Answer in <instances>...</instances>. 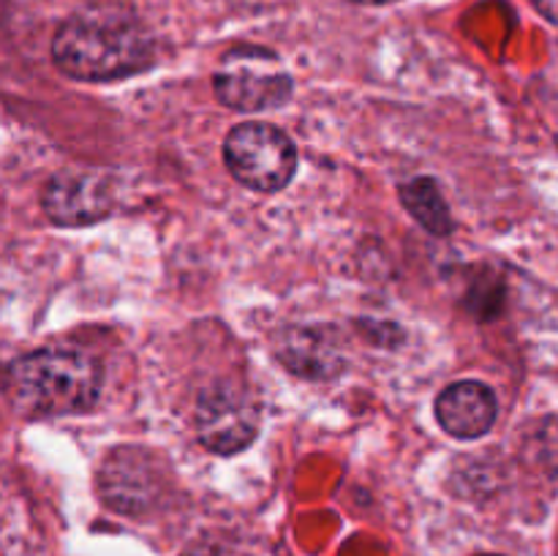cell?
I'll list each match as a JSON object with an SVG mask.
<instances>
[{
  "label": "cell",
  "mask_w": 558,
  "mask_h": 556,
  "mask_svg": "<svg viewBox=\"0 0 558 556\" xmlns=\"http://www.w3.org/2000/svg\"><path fill=\"white\" fill-rule=\"evenodd\" d=\"M213 87L223 107L234 112H265L292 98V76L281 58L265 47H234L218 63Z\"/></svg>",
  "instance_id": "cell-3"
},
{
  "label": "cell",
  "mask_w": 558,
  "mask_h": 556,
  "mask_svg": "<svg viewBox=\"0 0 558 556\" xmlns=\"http://www.w3.org/2000/svg\"><path fill=\"white\" fill-rule=\"evenodd\" d=\"M401 202L412 213L414 221L428 229L430 234H436V238H447L456 227L450 216V205L445 202L434 178H414L403 183Z\"/></svg>",
  "instance_id": "cell-10"
},
{
  "label": "cell",
  "mask_w": 558,
  "mask_h": 556,
  "mask_svg": "<svg viewBox=\"0 0 558 556\" xmlns=\"http://www.w3.org/2000/svg\"><path fill=\"white\" fill-rule=\"evenodd\" d=\"M185 556H232L227 554V551H218V548H199V551H191V554Z\"/></svg>",
  "instance_id": "cell-12"
},
{
  "label": "cell",
  "mask_w": 558,
  "mask_h": 556,
  "mask_svg": "<svg viewBox=\"0 0 558 556\" xmlns=\"http://www.w3.org/2000/svg\"><path fill=\"white\" fill-rule=\"evenodd\" d=\"M44 213L58 227H87L114 210V183L101 169H63L47 183Z\"/></svg>",
  "instance_id": "cell-6"
},
{
  "label": "cell",
  "mask_w": 558,
  "mask_h": 556,
  "mask_svg": "<svg viewBox=\"0 0 558 556\" xmlns=\"http://www.w3.org/2000/svg\"><path fill=\"white\" fill-rule=\"evenodd\" d=\"M529 3L534 5V9L539 11V14L545 16V20L550 22V25H554V22L558 20V11H556V5H558V0H529Z\"/></svg>",
  "instance_id": "cell-11"
},
{
  "label": "cell",
  "mask_w": 558,
  "mask_h": 556,
  "mask_svg": "<svg viewBox=\"0 0 558 556\" xmlns=\"http://www.w3.org/2000/svg\"><path fill=\"white\" fill-rule=\"evenodd\" d=\"M278 358L292 374L330 379L343 371L341 343L327 327H292L278 341Z\"/></svg>",
  "instance_id": "cell-9"
},
{
  "label": "cell",
  "mask_w": 558,
  "mask_h": 556,
  "mask_svg": "<svg viewBox=\"0 0 558 556\" xmlns=\"http://www.w3.org/2000/svg\"><path fill=\"white\" fill-rule=\"evenodd\" d=\"M480 556H494V554H480Z\"/></svg>",
  "instance_id": "cell-14"
},
{
  "label": "cell",
  "mask_w": 558,
  "mask_h": 556,
  "mask_svg": "<svg viewBox=\"0 0 558 556\" xmlns=\"http://www.w3.org/2000/svg\"><path fill=\"white\" fill-rule=\"evenodd\" d=\"M101 363L82 349L47 347L14 360L5 396L27 418H65L93 409L101 396Z\"/></svg>",
  "instance_id": "cell-2"
},
{
  "label": "cell",
  "mask_w": 558,
  "mask_h": 556,
  "mask_svg": "<svg viewBox=\"0 0 558 556\" xmlns=\"http://www.w3.org/2000/svg\"><path fill=\"white\" fill-rule=\"evenodd\" d=\"M153 38L129 11L93 5L76 11L58 27L52 60L80 82H114L142 74L153 63Z\"/></svg>",
  "instance_id": "cell-1"
},
{
  "label": "cell",
  "mask_w": 558,
  "mask_h": 556,
  "mask_svg": "<svg viewBox=\"0 0 558 556\" xmlns=\"http://www.w3.org/2000/svg\"><path fill=\"white\" fill-rule=\"evenodd\" d=\"M259 431V409L243 387L218 382L202 392L196 403V434L207 450L218 456L243 452Z\"/></svg>",
  "instance_id": "cell-5"
},
{
  "label": "cell",
  "mask_w": 558,
  "mask_h": 556,
  "mask_svg": "<svg viewBox=\"0 0 558 556\" xmlns=\"http://www.w3.org/2000/svg\"><path fill=\"white\" fill-rule=\"evenodd\" d=\"M161 478L153 458L142 450H114L98 472V491L118 512H145L158 499Z\"/></svg>",
  "instance_id": "cell-7"
},
{
  "label": "cell",
  "mask_w": 558,
  "mask_h": 556,
  "mask_svg": "<svg viewBox=\"0 0 558 556\" xmlns=\"http://www.w3.org/2000/svg\"><path fill=\"white\" fill-rule=\"evenodd\" d=\"M436 420L456 439H477L496 423V396L485 382H452L436 398Z\"/></svg>",
  "instance_id": "cell-8"
},
{
  "label": "cell",
  "mask_w": 558,
  "mask_h": 556,
  "mask_svg": "<svg viewBox=\"0 0 558 556\" xmlns=\"http://www.w3.org/2000/svg\"><path fill=\"white\" fill-rule=\"evenodd\" d=\"M227 169L254 191H281L298 172V150L281 129L270 123H240L223 142Z\"/></svg>",
  "instance_id": "cell-4"
},
{
  "label": "cell",
  "mask_w": 558,
  "mask_h": 556,
  "mask_svg": "<svg viewBox=\"0 0 558 556\" xmlns=\"http://www.w3.org/2000/svg\"><path fill=\"white\" fill-rule=\"evenodd\" d=\"M354 3H365V5H387V3H398V0H354Z\"/></svg>",
  "instance_id": "cell-13"
}]
</instances>
